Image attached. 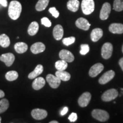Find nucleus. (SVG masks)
Here are the masks:
<instances>
[{
  "mask_svg": "<svg viewBox=\"0 0 123 123\" xmlns=\"http://www.w3.org/2000/svg\"><path fill=\"white\" fill-rule=\"evenodd\" d=\"M22 12V5L17 1H12L9 6L8 14L11 19H17Z\"/></svg>",
  "mask_w": 123,
  "mask_h": 123,
  "instance_id": "obj_1",
  "label": "nucleus"
},
{
  "mask_svg": "<svg viewBox=\"0 0 123 123\" xmlns=\"http://www.w3.org/2000/svg\"><path fill=\"white\" fill-rule=\"evenodd\" d=\"M95 9L93 0H83L81 2V10L85 15H90Z\"/></svg>",
  "mask_w": 123,
  "mask_h": 123,
  "instance_id": "obj_2",
  "label": "nucleus"
},
{
  "mask_svg": "<svg viewBox=\"0 0 123 123\" xmlns=\"http://www.w3.org/2000/svg\"><path fill=\"white\" fill-rule=\"evenodd\" d=\"M92 116L94 119L101 122L107 121L110 117V115L107 111L99 109L92 111Z\"/></svg>",
  "mask_w": 123,
  "mask_h": 123,
  "instance_id": "obj_3",
  "label": "nucleus"
},
{
  "mask_svg": "<svg viewBox=\"0 0 123 123\" xmlns=\"http://www.w3.org/2000/svg\"><path fill=\"white\" fill-rule=\"evenodd\" d=\"M118 91L116 89H110V90H107L105 91L101 96V99L103 101L108 102V101H110L113 100L117 97Z\"/></svg>",
  "mask_w": 123,
  "mask_h": 123,
  "instance_id": "obj_4",
  "label": "nucleus"
},
{
  "mask_svg": "<svg viewBox=\"0 0 123 123\" xmlns=\"http://www.w3.org/2000/svg\"><path fill=\"white\" fill-rule=\"evenodd\" d=\"M113 52V46L111 43H104L101 49V56L105 59H108L112 56Z\"/></svg>",
  "mask_w": 123,
  "mask_h": 123,
  "instance_id": "obj_5",
  "label": "nucleus"
},
{
  "mask_svg": "<svg viewBox=\"0 0 123 123\" xmlns=\"http://www.w3.org/2000/svg\"><path fill=\"white\" fill-rule=\"evenodd\" d=\"M46 80L48 82L50 87L53 88H58L61 82V80L59 79L56 75L52 74H48L47 75Z\"/></svg>",
  "mask_w": 123,
  "mask_h": 123,
  "instance_id": "obj_6",
  "label": "nucleus"
},
{
  "mask_svg": "<svg viewBox=\"0 0 123 123\" xmlns=\"http://www.w3.org/2000/svg\"><path fill=\"white\" fill-rule=\"evenodd\" d=\"M91 99V95L90 92H84L79 97L78 99V104L81 107H86L88 105Z\"/></svg>",
  "mask_w": 123,
  "mask_h": 123,
  "instance_id": "obj_7",
  "label": "nucleus"
},
{
  "mask_svg": "<svg viewBox=\"0 0 123 123\" xmlns=\"http://www.w3.org/2000/svg\"><path fill=\"white\" fill-rule=\"evenodd\" d=\"M111 11V6L108 2H105L103 5L100 13V18L101 20H106L108 19Z\"/></svg>",
  "mask_w": 123,
  "mask_h": 123,
  "instance_id": "obj_8",
  "label": "nucleus"
},
{
  "mask_svg": "<svg viewBox=\"0 0 123 123\" xmlns=\"http://www.w3.org/2000/svg\"><path fill=\"white\" fill-rule=\"evenodd\" d=\"M31 114L34 119L40 120L45 119L47 116V112L44 110L37 108L32 111Z\"/></svg>",
  "mask_w": 123,
  "mask_h": 123,
  "instance_id": "obj_9",
  "label": "nucleus"
},
{
  "mask_svg": "<svg viewBox=\"0 0 123 123\" xmlns=\"http://www.w3.org/2000/svg\"><path fill=\"white\" fill-rule=\"evenodd\" d=\"M0 60L5 63L7 67L11 66L15 60V56L12 53H6L2 54L0 56Z\"/></svg>",
  "mask_w": 123,
  "mask_h": 123,
  "instance_id": "obj_10",
  "label": "nucleus"
},
{
  "mask_svg": "<svg viewBox=\"0 0 123 123\" xmlns=\"http://www.w3.org/2000/svg\"><path fill=\"white\" fill-rule=\"evenodd\" d=\"M115 75V72L113 70L108 71L101 76L99 80V82L101 84H105L114 78Z\"/></svg>",
  "mask_w": 123,
  "mask_h": 123,
  "instance_id": "obj_11",
  "label": "nucleus"
},
{
  "mask_svg": "<svg viewBox=\"0 0 123 123\" xmlns=\"http://www.w3.org/2000/svg\"><path fill=\"white\" fill-rule=\"evenodd\" d=\"M103 69L104 66L101 63H98L95 64L91 67L89 71V75L92 78L96 77L103 70Z\"/></svg>",
  "mask_w": 123,
  "mask_h": 123,
  "instance_id": "obj_12",
  "label": "nucleus"
},
{
  "mask_svg": "<svg viewBox=\"0 0 123 123\" xmlns=\"http://www.w3.org/2000/svg\"><path fill=\"white\" fill-rule=\"evenodd\" d=\"M59 57L67 62H72L74 60V56L73 53L67 50H62L59 53Z\"/></svg>",
  "mask_w": 123,
  "mask_h": 123,
  "instance_id": "obj_13",
  "label": "nucleus"
},
{
  "mask_svg": "<svg viewBox=\"0 0 123 123\" xmlns=\"http://www.w3.org/2000/svg\"><path fill=\"white\" fill-rule=\"evenodd\" d=\"M75 24L78 28L83 30H88L91 26V24L88 21L84 18H78L76 21Z\"/></svg>",
  "mask_w": 123,
  "mask_h": 123,
  "instance_id": "obj_14",
  "label": "nucleus"
},
{
  "mask_svg": "<svg viewBox=\"0 0 123 123\" xmlns=\"http://www.w3.org/2000/svg\"><path fill=\"white\" fill-rule=\"evenodd\" d=\"M46 49V46L42 42H37L31 46L30 50L34 54L42 53Z\"/></svg>",
  "mask_w": 123,
  "mask_h": 123,
  "instance_id": "obj_15",
  "label": "nucleus"
},
{
  "mask_svg": "<svg viewBox=\"0 0 123 123\" xmlns=\"http://www.w3.org/2000/svg\"><path fill=\"white\" fill-rule=\"evenodd\" d=\"M63 34V29L61 25H57L55 26L53 30V36L55 39L57 40V41H59V40L62 39Z\"/></svg>",
  "mask_w": 123,
  "mask_h": 123,
  "instance_id": "obj_16",
  "label": "nucleus"
},
{
  "mask_svg": "<svg viewBox=\"0 0 123 123\" xmlns=\"http://www.w3.org/2000/svg\"><path fill=\"white\" fill-rule=\"evenodd\" d=\"M45 80L42 77H37L35 78V80L33 81L32 84V87L35 90H39L42 88L45 85Z\"/></svg>",
  "mask_w": 123,
  "mask_h": 123,
  "instance_id": "obj_17",
  "label": "nucleus"
},
{
  "mask_svg": "<svg viewBox=\"0 0 123 123\" xmlns=\"http://www.w3.org/2000/svg\"><path fill=\"white\" fill-rule=\"evenodd\" d=\"M103 35V31L102 29L100 28L94 29L91 33V38L93 42H96L102 37Z\"/></svg>",
  "mask_w": 123,
  "mask_h": 123,
  "instance_id": "obj_18",
  "label": "nucleus"
},
{
  "mask_svg": "<svg viewBox=\"0 0 123 123\" xmlns=\"http://www.w3.org/2000/svg\"><path fill=\"white\" fill-rule=\"evenodd\" d=\"M109 30L110 32L113 34H120L123 33V24L114 23L112 24L109 27Z\"/></svg>",
  "mask_w": 123,
  "mask_h": 123,
  "instance_id": "obj_19",
  "label": "nucleus"
},
{
  "mask_svg": "<svg viewBox=\"0 0 123 123\" xmlns=\"http://www.w3.org/2000/svg\"><path fill=\"white\" fill-rule=\"evenodd\" d=\"M43 71V67L41 64H38L36 66L34 70L31 73H30L28 75V78L30 79H33L38 77L39 75Z\"/></svg>",
  "mask_w": 123,
  "mask_h": 123,
  "instance_id": "obj_20",
  "label": "nucleus"
},
{
  "mask_svg": "<svg viewBox=\"0 0 123 123\" xmlns=\"http://www.w3.org/2000/svg\"><path fill=\"white\" fill-rule=\"evenodd\" d=\"M80 2L78 0H69L67 2V8L70 11L76 12L79 9Z\"/></svg>",
  "mask_w": 123,
  "mask_h": 123,
  "instance_id": "obj_21",
  "label": "nucleus"
},
{
  "mask_svg": "<svg viewBox=\"0 0 123 123\" xmlns=\"http://www.w3.org/2000/svg\"><path fill=\"white\" fill-rule=\"evenodd\" d=\"M28 49V46L24 42H17L15 44L14 49L17 53L23 54L25 53Z\"/></svg>",
  "mask_w": 123,
  "mask_h": 123,
  "instance_id": "obj_22",
  "label": "nucleus"
},
{
  "mask_svg": "<svg viewBox=\"0 0 123 123\" xmlns=\"http://www.w3.org/2000/svg\"><path fill=\"white\" fill-rule=\"evenodd\" d=\"M38 30H39V25L37 22L34 21L31 23L29 25L27 32L31 36H33L38 33Z\"/></svg>",
  "mask_w": 123,
  "mask_h": 123,
  "instance_id": "obj_23",
  "label": "nucleus"
},
{
  "mask_svg": "<svg viewBox=\"0 0 123 123\" xmlns=\"http://www.w3.org/2000/svg\"><path fill=\"white\" fill-rule=\"evenodd\" d=\"M55 75L61 79V80L66 81H68L71 78V75L67 72L65 71H59L58 70L55 73Z\"/></svg>",
  "mask_w": 123,
  "mask_h": 123,
  "instance_id": "obj_24",
  "label": "nucleus"
},
{
  "mask_svg": "<svg viewBox=\"0 0 123 123\" xmlns=\"http://www.w3.org/2000/svg\"><path fill=\"white\" fill-rule=\"evenodd\" d=\"M10 44V38L5 34H2L0 35V46L1 47L6 48L9 47Z\"/></svg>",
  "mask_w": 123,
  "mask_h": 123,
  "instance_id": "obj_25",
  "label": "nucleus"
},
{
  "mask_svg": "<svg viewBox=\"0 0 123 123\" xmlns=\"http://www.w3.org/2000/svg\"><path fill=\"white\" fill-rule=\"evenodd\" d=\"M50 0H39L35 5V9L38 12L44 10L48 6Z\"/></svg>",
  "mask_w": 123,
  "mask_h": 123,
  "instance_id": "obj_26",
  "label": "nucleus"
},
{
  "mask_svg": "<svg viewBox=\"0 0 123 123\" xmlns=\"http://www.w3.org/2000/svg\"><path fill=\"white\" fill-rule=\"evenodd\" d=\"M55 68L56 70L59 71H63L65 70L66 68H67L68 66V64H67V62H66L64 60H60V61H58L56 62L55 64Z\"/></svg>",
  "mask_w": 123,
  "mask_h": 123,
  "instance_id": "obj_27",
  "label": "nucleus"
},
{
  "mask_svg": "<svg viewBox=\"0 0 123 123\" xmlns=\"http://www.w3.org/2000/svg\"><path fill=\"white\" fill-rule=\"evenodd\" d=\"M5 78L8 81L15 80L18 78V74L15 71H10L6 74Z\"/></svg>",
  "mask_w": 123,
  "mask_h": 123,
  "instance_id": "obj_28",
  "label": "nucleus"
},
{
  "mask_svg": "<svg viewBox=\"0 0 123 123\" xmlns=\"http://www.w3.org/2000/svg\"><path fill=\"white\" fill-rule=\"evenodd\" d=\"M9 107V101L6 99H2L0 100V113L5 112Z\"/></svg>",
  "mask_w": 123,
  "mask_h": 123,
  "instance_id": "obj_29",
  "label": "nucleus"
},
{
  "mask_svg": "<svg viewBox=\"0 0 123 123\" xmlns=\"http://www.w3.org/2000/svg\"><path fill=\"white\" fill-rule=\"evenodd\" d=\"M113 9L116 12L123 10V0H115L113 2Z\"/></svg>",
  "mask_w": 123,
  "mask_h": 123,
  "instance_id": "obj_30",
  "label": "nucleus"
},
{
  "mask_svg": "<svg viewBox=\"0 0 123 123\" xmlns=\"http://www.w3.org/2000/svg\"><path fill=\"white\" fill-rule=\"evenodd\" d=\"M75 38L74 37H70L68 38H65L63 39L62 42L63 43L64 45L68 46L72 44L75 42Z\"/></svg>",
  "mask_w": 123,
  "mask_h": 123,
  "instance_id": "obj_31",
  "label": "nucleus"
},
{
  "mask_svg": "<svg viewBox=\"0 0 123 123\" xmlns=\"http://www.w3.org/2000/svg\"><path fill=\"white\" fill-rule=\"evenodd\" d=\"M90 51V47L87 44H82L80 45V54L84 55L87 54Z\"/></svg>",
  "mask_w": 123,
  "mask_h": 123,
  "instance_id": "obj_32",
  "label": "nucleus"
},
{
  "mask_svg": "<svg viewBox=\"0 0 123 123\" xmlns=\"http://www.w3.org/2000/svg\"><path fill=\"white\" fill-rule=\"evenodd\" d=\"M49 11L52 15H53V17H54L55 18H58V17H59V12L56 10V9L55 8V7H50V8L49 9Z\"/></svg>",
  "mask_w": 123,
  "mask_h": 123,
  "instance_id": "obj_33",
  "label": "nucleus"
},
{
  "mask_svg": "<svg viewBox=\"0 0 123 123\" xmlns=\"http://www.w3.org/2000/svg\"><path fill=\"white\" fill-rule=\"evenodd\" d=\"M41 23L43 25L45 26L46 27H49L51 26V22L50 20L49 19V18L46 17H43L41 19Z\"/></svg>",
  "mask_w": 123,
  "mask_h": 123,
  "instance_id": "obj_34",
  "label": "nucleus"
},
{
  "mask_svg": "<svg viewBox=\"0 0 123 123\" xmlns=\"http://www.w3.org/2000/svg\"><path fill=\"white\" fill-rule=\"evenodd\" d=\"M78 119V116L76 113H72L68 117V119L71 122H75Z\"/></svg>",
  "mask_w": 123,
  "mask_h": 123,
  "instance_id": "obj_35",
  "label": "nucleus"
},
{
  "mask_svg": "<svg viewBox=\"0 0 123 123\" xmlns=\"http://www.w3.org/2000/svg\"><path fill=\"white\" fill-rule=\"evenodd\" d=\"M68 107H64L63 109V110H62V111L61 112V116H64V115H66V113H67V112H68Z\"/></svg>",
  "mask_w": 123,
  "mask_h": 123,
  "instance_id": "obj_36",
  "label": "nucleus"
},
{
  "mask_svg": "<svg viewBox=\"0 0 123 123\" xmlns=\"http://www.w3.org/2000/svg\"><path fill=\"white\" fill-rule=\"evenodd\" d=\"M0 5L4 7H6L7 6V0H0Z\"/></svg>",
  "mask_w": 123,
  "mask_h": 123,
  "instance_id": "obj_37",
  "label": "nucleus"
},
{
  "mask_svg": "<svg viewBox=\"0 0 123 123\" xmlns=\"http://www.w3.org/2000/svg\"><path fill=\"white\" fill-rule=\"evenodd\" d=\"M119 63L120 66L121 70L123 71V58H121V59H120V61L119 62Z\"/></svg>",
  "mask_w": 123,
  "mask_h": 123,
  "instance_id": "obj_38",
  "label": "nucleus"
},
{
  "mask_svg": "<svg viewBox=\"0 0 123 123\" xmlns=\"http://www.w3.org/2000/svg\"><path fill=\"white\" fill-rule=\"evenodd\" d=\"M5 96V93L3 91L0 90V98H2Z\"/></svg>",
  "mask_w": 123,
  "mask_h": 123,
  "instance_id": "obj_39",
  "label": "nucleus"
},
{
  "mask_svg": "<svg viewBox=\"0 0 123 123\" xmlns=\"http://www.w3.org/2000/svg\"><path fill=\"white\" fill-rule=\"evenodd\" d=\"M50 123H58V121H50Z\"/></svg>",
  "mask_w": 123,
  "mask_h": 123,
  "instance_id": "obj_40",
  "label": "nucleus"
},
{
  "mask_svg": "<svg viewBox=\"0 0 123 123\" xmlns=\"http://www.w3.org/2000/svg\"><path fill=\"white\" fill-rule=\"evenodd\" d=\"M1 122V117H0V123Z\"/></svg>",
  "mask_w": 123,
  "mask_h": 123,
  "instance_id": "obj_41",
  "label": "nucleus"
},
{
  "mask_svg": "<svg viewBox=\"0 0 123 123\" xmlns=\"http://www.w3.org/2000/svg\"><path fill=\"white\" fill-rule=\"evenodd\" d=\"M122 51H123V47H122Z\"/></svg>",
  "mask_w": 123,
  "mask_h": 123,
  "instance_id": "obj_42",
  "label": "nucleus"
}]
</instances>
